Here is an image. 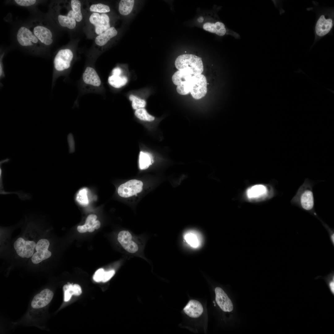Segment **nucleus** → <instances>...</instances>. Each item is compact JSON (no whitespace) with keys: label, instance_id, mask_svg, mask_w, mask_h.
<instances>
[{"label":"nucleus","instance_id":"nucleus-1","mask_svg":"<svg viewBox=\"0 0 334 334\" xmlns=\"http://www.w3.org/2000/svg\"><path fill=\"white\" fill-rule=\"evenodd\" d=\"M313 184L308 178L305 179L291 200V203L308 212L318 219L315 209L313 191Z\"/></svg>","mask_w":334,"mask_h":334},{"label":"nucleus","instance_id":"nucleus-2","mask_svg":"<svg viewBox=\"0 0 334 334\" xmlns=\"http://www.w3.org/2000/svg\"><path fill=\"white\" fill-rule=\"evenodd\" d=\"M16 38L19 46L32 54H41L45 48L35 36L28 26H20L17 30Z\"/></svg>","mask_w":334,"mask_h":334},{"label":"nucleus","instance_id":"nucleus-3","mask_svg":"<svg viewBox=\"0 0 334 334\" xmlns=\"http://www.w3.org/2000/svg\"><path fill=\"white\" fill-rule=\"evenodd\" d=\"M73 57L72 51L69 48L61 49L56 54L53 59L52 86L57 79L70 68Z\"/></svg>","mask_w":334,"mask_h":334},{"label":"nucleus","instance_id":"nucleus-4","mask_svg":"<svg viewBox=\"0 0 334 334\" xmlns=\"http://www.w3.org/2000/svg\"><path fill=\"white\" fill-rule=\"evenodd\" d=\"M175 65L178 70L188 69L195 75L202 74L203 71L201 58L193 54H186L179 56L175 61Z\"/></svg>","mask_w":334,"mask_h":334},{"label":"nucleus","instance_id":"nucleus-5","mask_svg":"<svg viewBox=\"0 0 334 334\" xmlns=\"http://www.w3.org/2000/svg\"><path fill=\"white\" fill-rule=\"evenodd\" d=\"M28 26L45 48L52 44L53 42V33L46 22L35 20L31 22Z\"/></svg>","mask_w":334,"mask_h":334},{"label":"nucleus","instance_id":"nucleus-6","mask_svg":"<svg viewBox=\"0 0 334 334\" xmlns=\"http://www.w3.org/2000/svg\"><path fill=\"white\" fill-rule=\"evenodd\" d=\"M36 243L33 240L19 237L14 242L13 246L19 256L23 258H28L34 253Z\"/></svg>","mask_w":334,"mask_h":334},{"label":"nucleus","instance_id":"nucleus-7","mask_svg":"<svg viewBox=\"0 0 334 334\" xmlns=\"http://www.w3.org/2000/svg\"><path fill=\"white\" fill-rule=\"evenodd\" d=\"M50 242L46 238H41L36 243L35 251L31 258L32 262L35 264H38L50 258L52 253L49 250Z\"/></svg>","mask_w":334,"mask_h":334},{"label":"nucleus","instance_id":"nucleus-8","mask_svg":"<svg viewBox=\"0 0 334 334\" xmlns=\"http://www.w3.org/2000/svg\"><path fill=\"white\" fill-rule=\"evenodd\" d=\"M118 240L122 247L128 253H135L139 250L138 242L128 231L120 232L118 235Z\"/></svg>","mask_w":334,"mask_h":334},{"label":"nucleus","instance_id":"nucleus-9","mask_svg":"<svg viewBox=\"0 0 334 334\" xmlns=\"http://www.w3.org/2000/svg\"><path fill=\"white\" fill-rule=\"evenodd\" d=\"M143 186V183L141 181L136 179L130 180L119 186L118 193L122 197H129L141 192Z\"/></svg>","mask_w":334,"mask_h":334},{"label":"nucleus","instance_id":"nucleus-10","mask_svg":"<svg viewBox=\"0 0 334 334\" xmlns=\"http://www.w3.org/2000/svg\"><path fill=\"white\" fill-rule=\"evenodd\" d=\"M89 20L94 26L95 32L98 35L110 27L109 17L105 14L100 15L97 13H93L90 16Z\"/></svg>","mask_w":334,"mask_h":334},{"label":"nucleus","instance_id":"nucleus-11","mask_svg":"<svg viewBox=\"0 0 334 334\" xmlns=\"http://www.w3.org/2000/svg\"><path fill=\"white\" fill-rule=\"evenodd\" d=\"M53 296L52 291L48 289H45L34 297L31 302V306L36 309L44 307L50 303Z\"/></svg>","mask_w":334,"mask_h":334},{"label":"nucleus","instance_id":"nucleus-12","mask_svg":"<svg viewBox=\"0 0 334 334\" xmlns=\"http://www.w3.org/2000/svg\"><path fill=\"white\" fill-rule=\"evenodd\" d=\"M333 25V20L332 18L325 15H321L315 25L316 34L319 37L325 36L330 32Z\"/></svg>","mask_w":334,"mask_h":334},{"label":"nucleus","instance_id":"nucleus-13","mask_svg":"<svg viewBox=\"0 0 334 334\" xmlns=\"http://www.w3.org/2000/svg\"><path fill=\"white\" fill-rule=\"evenodd\" d=\"M207 81L204 75H198L197 79L190 91L193 97L199 100L203 97L207 92Z\"/></svg>","mask_w":334,"mask_h":334},{"label":"nucleus","instance_id":"nucleus-14","mask_svg":"<svg viewBox=\"0 0 334 334\" xmlns=\"http://www.w3.org/2000/svg\"><path fill=\"white\" fill-rule=\"evenodd\" d=\"M272 192L271 188L266 185L258 184L249 188L246 191V195L249 198H262L267 199L272 196Z\"/></svg>","mask_w":334,"mask_h":334},{"label":"nucleus","instance_id":"nucleus-15","mask_svg":"<svg viewBox=\"0 0 334 334\" xmlns=\"http://www.w3.org/2000/svg\"><path fill=\"white\" fill-rule=\"evenodd\" d=\"M216 302L221 309L224 312H230L233 309L232 301L224 291L220 287L215 289Z\"/></svg>","mask_w":334,"mask_h":334},{"label":"nucleus","instance_id":"nucleus-16","mask_svg":"<svg viewBox=\"0 0 334 334\" xmlns=\"http://www.w3.org/2000/svg\"><path fill=\"white\" fill-rule=\"evenodd\" d=\"M82 79L85 84L99 88L101 86L102 82L101 78L96 70L93 67H87L82 75Z\"/></svg>","mask_w":334,"mask_h":334},{"label":"nucleus","instance_id":"nucleus-17","mask_svg":"<svg viewBox=\"0 0 334 334\" xmlns=\"http://www.w3.org/2000/svg\"><path fill=\"white\" fill-rule=\"evenodd\" d=\"M203 310L201 303L195 300H190L183 309L186 314L193 318L199 317L203 313Z\"/></svg>","mask_w":334,"mask_h":334},{"label":"nucleus","instance_id":"nucleus-18","mask_svg":"<svg viewBox=\"0 0 334 334\" xmlns=\"http://www.w3.org/2000/svg\"><path fill=\"white\" fill-rule=\"evenodd\" d=\"M59 24L62 27L70 29L74 28L76 22L72 10H70L66 15L58 13L57 17Z\"/></svg>","mask_w":334,"mask_h":334},{"label":"nucleus","instance_id":"nucleus-19","mask_svg":"<svg viewBox=\"0 0 334 334\" xmlns=\"http://www.w3.org/2000/svg\"><path fill=\"white\" fill-rule=\"evenodd\" d=\"M118 32L113 27L98 35L95 39V42L98 45L102 46L105 45L111 38L116 36Z\"/></svg>","mask_w":334,"mask_h":334},{"label":"nucleus","instance_id":"nucleus-20","mask_svg":"<svg viewBox=\"0 0 334 334\" xmlns=\"http://www.w3.org/2000/svg\"><path fill=\"white\" fill-rule=\"evenodd\" d=\"M193 75H195L190 70L183 69L176 72L172 76L173 83L178 86L182 83L186 81Z\"/></svg>","mask_w":334,"mask_h":334},{"label":"nucleus","instance_id":"nucleus-21","mask_svg":"<svg viewBox=\"0 0 334 334\" xmlns=\"http://www.w3.org/2000/svg\"><path fill=\"white\" fill-rule=\"evenodd\" d=\"M197 75H193L186 81L177 86L176 90L177 92L179 94L183 95L190 93L196 80Z\"/></svg>","mask_w":334,"mask_h":334},{"label":"nucleus","instance_id":"nucleus-22","mask_svg":"<svg viewBox=\"0 0 334 334\" xmlns=\"http://www.w3.org/2000/svg\"><path fill=\"white\" fill-rule=\"evenodd\" d=\"M109 84L116 88H119L124 86L127 82V78L120 75H111L108 79Z\"/></svg>","mask_w":334,"mask_h":334},{"label":"nucleus","instance_id":"nucleus-23","mask_svg":"<svg viewBox=\"0 0 334 334\" xmlns=\"http://www.w3.org/2000/svg\"><path fill=\"white\" fill-rule=\"evenodd\" d=\"M153 162V157L151 154L147 152H140L139 163L140 169L143 170L147 169Z\"/></svg>","mask_w":334,"mask_h":334},{"label":"nucleus","instance_id":"nucleus-24","mask_svg":"<svg viewBox=\"0 0 334 334\" xmlns=\"http://www.w3.org/2000/svg\"><path fill=\"white\" fill-rule=\"evenodd\" d=\"M134 3L133 0H122L118 5L119 11L121 15H124L129 14L131 11Z\"/></svg>","mask_w":334,"mask_h":334},{"label":"nucleus","instance_id":"nucleus-25","mask_svg":"<svg viewBox=\"0 0 334 334\" xmlns=\"http://www.w3.org/2000/svg\"><path fill=\"white\" fill-rule=\"evenodd\" d=\"M71 6L72 10L75 19L77 22L81 21L83 18L81 12V3L79 0H71Z\"/></svg>","mask_w":334,"mask_h":334},{"label":"nucleus","instance_id":"nucleus-26","mask_svg":"<svg viewBox=\"0 0 334 334\" xmlns=\"http://www.w3.org/2000/svg\"><path fill=\"white\" fill-rule=\"evenodd\" d=\"M193 232H190L186 233L184 238L186 242L191 246L197 247L199 245L200 241L198 236Z\"/></svg>","mask_w":334,"mask_h":334},{"label":"nucleus","instance_id":"nucleus-27","mask_svg":"<svg viewBox=\"0 0 334 334\" xmlns=\"http://www.w3.org/2000/svg\"><path fill=\"white\" fill-rule=\"evenodd\" d=\"M135 115L139 119L144 121L151 122L155 119V117L149 114L143 108L136 109L135 112Z\"/></svg>","mask_w":334,"mask_h":334},{"label":"nucleus","instance_id":"nucleus-28","mask_svg":"<svg viewBox=\"0 0 334 334\" xmlns=\"http://www.w3.org/2000/svg\"><path fill=\"white\" fill-rule=\"evenodd\" d=\"M129 98L130 100L132 101L131 105L133 109L143 108L146 106V102L143 99L139 98L132 94L130 95Z\"/></svg>","mask_w":334,"mask_h":334},{"label":"nucleus","instance_id":"nucleus-29","mask_svg":"<svg viewBox=\"0 0 334 334\" xmlns=\"http://www.w3.org/2000/svg\"><path fill=\"white\" fill-rule=\"evenodd\" d=\"M87 194V190L85 188L80 190L77 194L76 200L82 205L86 206L88 204Z\"/></svg>","mask_w":334,"mask_h":334},{"label":"nucleus","instance_id":"nucleus-30","mask_svg":"<svg viewBox=\"0 0 334 334\" xmlns=\"http://www.w3.org/2000/svg\"><path fill=\"white\" fill-rule=\"evenodd\" d=\"M90 11L102 13H105L110 11L109 6L102 3H97L92 5L89 8Z\"/></svg>","mask_w":334,"mask_h":334},{"label":"nucleus","instance_id":"nucleus-31","mask_svg":"<svg viewBox=\"0 0 334 334\" xmlns=\"http://www.w3.org/2000/svg\"><path fill=\"white\" fill-rule=\"evenodd\" d=\"M11 1L12 3L19 6L29 7L36 6L41 1L36 0H15Z\"/></svg>","mask_w":334,"mask_h":334},{"label":"nucleus","instance_id":"nucleus-32","mask_svg":"<svg viewBox=\"0 0 334 334\" xmlns=\"http://www.w3.org/2000/svg\"><path fill=\"white\" fill-rule=\"evenodd\" d=\"M326 282L330 291L334 295V271H332L326 276L322 277Z\"/></svg>","mask_w":334,"mask_h":334},{"label":"nucleus","instance_id":"nucleus-33","mask_svg":"<svg viewBox=\"0 0 334 334\" xmlns=\"http://www.w3.org/2000/svg\"><path fill=\"white\" fill-rule=\"evenodd\" d=\"M11 193H16L18 195L19 198L21 200H29L32 198V196L30 193H25L22 191L15 192H6L4 189L0 190L1 194H7Z\"/></svg>","mask_w":334,"mask_h":334},{"label":"nucleus","instance_id":"nucleus-34","mask_svg":"<svg viewBox=\"0 0 334 334\" xmlns=\"http://www.w3.org/2000/svg\"><path fill=\"white\" fill-rule=\"evenodd\" d=\"M73 285L71 284L65 285L63 287L64 291V301L67 302L71 299L73 294Z\"/></svg>","mask_w":334,"mask_h":334},{"label":"nucleus","instance_id":"nucleus-35","mask_svg":"<svg viewBox=\"0 0 334 334\" xmlns=\"http://www.w3.org/2000/svg\"><path fill=\"white\" fill-rule=\"evenodd\" d=\"M321 222L324 227L328 232L330 241L332 245L334 246V229L330 228L326 223L324 222L320 218L319 219Z\"/></svg>","mask_w":334,"mask_h":334},{"label":"nucleus","instance_id":"nucleus-36","mask_svg":"<svg viewBox=\"0 0 334 334\" xmlns=\"http://www.w3.org/2000/svg\"><path fill=\"white\" fill-rule=\"evenodd\" d=\"M105 271L103 268H101L97 270L93 276L94 280L97 282L102 281Z\"/></svg>","mask_w":334,"mask_h":334},{"label":"nucleus","instance_id":"nucleus-37","mask_svg":"<svg viewBox=\"0 0 334 334\" xmlns=\"http://www.w3.org/2000/svg\"><path fill=\"white\" fill-rule=\"evenodd\" d=\"M67 141L69 146V152L72 153L75 151V147L74 138L71 133L69 134L68 135Z\"/></svg>","mask_w":334,"mask_h":334},{"label":"nucleus","instance_id":"nucleus-38","mask_svg":"<svg viewBox=\"0 0 334 334\" xmlns=\"http://www.w3.org/2000/svg\"><path fill=\"white\" fill-rule=\"evenodd\" d=\"M96 218L97 216L96 215L94 214L90 215L87 217L85 224L87 225L88 226V228L90 227H93V224L96 220Z\"/></svg>","mask_w":334,"mask_h":334},{"label":"nucleus","instance_id":"nucleus-39","mask_svg":"<svg viewBox=\"0 0 334 334\" xmlns=\"http://www.w3.org/2000/svg\"><path fill=\"white\" fill-rule=\"evenodd\" d=\"M115 273V271L113 270L107 272L105 271L102 282H105L108 281L114 276Z\"/></svg>","mask_w":334,"mask_h":334},{"label":"nucleus","instance_id":"nucleus-40","mask_svg":"<svg viewBox=\"0 0 334 334\" xmlns=\"http://www.w3.org/2000/svg\"><path fill=\"white\" fill-rule=\"evenodd\" d=\"M82 290L80 286L78 284H75L73 286V295L79 296L81 294Z\"/></svg>","mask_w":334,"mask_h":334},{"label":"nucleus","instance_id":"nucleus-41","mask_svg":"<svg viewBox=\"0 0 334 334\" xmlns=\"http://www.w3.org/2000/svg\"><path fill=\"white\" fill-rule=\"evenodd\" d=\"M4 55V53L1 55L0 56V79H2L5 76L4 72V67L2 62V59Z\"/></svg>","mask_w":334,"mask_h":334},{"label":"nucleus","instance_id":"nucleus-42","mask_svg":"<svg viewBox=\"0 0 334 334\" xmlns=\"http://www.w3.org/2000/svg\"><path fill=\"white\" fill-rule=\"evenodd\" d=\"M88 225L85 224L83 225L78 226L77 227V229L79 233H84L88 231Z\"/></svg>","mask_w":334,"mask_h":334},{"label":"nucleus","instance_id":"nucleus-43","mask_svg":"<svg viewBox=\"0 0 334 334\" xmlns=\"http://www.w3.org/2000/svg\"><path fill=\"white\" fill-rule=\"evenodd\" d=\"M122 74V70L120 68L116 67L112 70V75H120Z\"/></svg>","mask_w":334,"mask_h":334},{"label":"nucleus","instance_id":"nucleus-44","mask_svg":"<svg viewBox=\"0 0 334 334\" xmlns=\"http://www.w3.org/2000/svg\"><path fill=\"white\" fill-rule=\"evenodd\" d=\"M101 223L98 220H96L93 224V226L95 229H98L100 227Z\"/></svg>","mask_w":334,"mask_h":334},{"label":"nucleus","instance_id":"nucleus-45","mask_svg":"<svg viewBox=\"0 0 334 334\" xmlns=\"http://www.w3.org/2000/svg\"><path fill=\"white\" fill-rule=\"evenodd\" d=\"M197 20L198 22L199 23H202L203 21V18L202 16H200L197 19Z\"/></svg>","mask_w":334,"mask_h":334}]
</instances>
